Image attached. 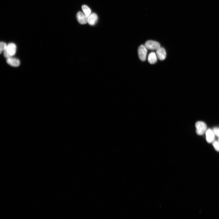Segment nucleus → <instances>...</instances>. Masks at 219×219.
<instances>
[{
	"label": "nucleus",
	"instance_id": "f257e3e1",
	"mask_svg": "<svg viewBox=\"0 0 219 219\" xmlns=\"http://www.w3.org/2000/svg\"><path fill=\"white\" fill-rule=\"evenodd\" d=\"M196 132L197 134L201 135L203 134L206 131L207 125L203 122L199 121L196 124Z\"/></svg>",
	"mask_w": 219,
	"mask_h": 219
},
{
	"label": "nucleus",
	"instance_id": "ddd939ff",
	"mask_svg": "<svg viewBox=\"0 0 219 219\" xmlns=\"http://www.w3.org/2000/svg\"><path fill=\"white\" fill-rule=\"evenodd\" d=\"M213 145L215 150L219 152V143L217 141H214L213 142Z\"/></svg>",
	"mask_w": 219,
	"mask_h": 219
},
{
	"label": "nucleus",
	"instance_id": "1a4fd4ad",
	"mask_svg": "<svg viewBox=\"0 0 219 219\" xmlns=\"http://www.w3.org/2000/svg\"><path fill=\"white\" fill-rule=\"evenodd\" d=\"M98 16L95 13H93L88 17V22L91 25H94L97 23Z\"/></svg>",
	"mask_w": 219,
	"mask_h": 219
},
{
	"label": "nucleus",
	"instance_id": "7ed1b4c3",
	"mask_svg": "<svg viewBox=\"0 0 219 219\" xmlns=\"http://www.w3.org/2000/svg\"><path fill=\"white\" fill-rule=\"evenodd\" d=\"M144 45L147 49L152 50H157L161 47L160 45L159 42L152 40L147 41Z\"/></svg>",
	"mask_w": 219,
	"mask_h": 219
},
{
	"label": "nucleus",
	"instance_id": "0eeeda50",
	"mask_svg": "<svg viewBox=\"0 0 219 219\" xmlns=\"http://www.w3.org/2000/svg\"><path fill=\"white\" fill-rule=\"evenodd\" d=\"M214 135L213 131L210 129H208L206 131V140L208 143H210L214 141L215 138Z\"/></svg>",
	"mask_w": 219,
	"mask_h": 219
},
{
	"label": "nucleus",
	"instance_id": "6e6552de",
	"mask_svg": "<svg viewBox=\"0 0 219 219\" xmlns=\"http://www.w3.org/2000/svg\"><path fill=\"white\" fill-rule=\"evenodd\" d=\"M6 61L8 65L14 67H17L20 64V62L19 59L12 57L7 59Z\"/></svg>",
	"mask_w": 219,
	"mask_h": 219
},
{
	"label": "nucleus",
	"instance_id": "f03ea898",
	"mask_svg": "<svg viewBox=\"0 0 219 219\" xmlns=\"http://www.w3.org/2000/svg\"><path fill=\"white\" fill-rule=\"evenodd\" d=\"M147 52V48L145 45H141L139 47L138 55L141 61L143 62L146 60Z\"/></svg>",
	"mask_w": 219,
	"mask_h": 219
},
{
	"label": "nucleus",
	"instance_id": "20e7f679",
	"mask_svg": "<svg viewBox=\"0 0 219 219\" xmlns=\"http://www.w3.org/2000/svg\"><path fill=\"white\" fill-rule=\"evenodd\" d=\"M156 54L158 59L161 61L165 60L167 54L165 50L163 48L160 47L156 50Z\"/></svg>",
	"mask_w": 219,
	"mask_h": 219
},
{
	"label": "nucleus",
	"instance_id": "9b49d317",
	"mask_svg": "<svg viewBox=\"0 0 219 219\" xmlns=\"http://www.w3.org/2000/svg\"><path fill=\"white\" fill-rule=\"evenodd\" d=\"M82 8L85 14L88 17L91 14V9L86 5H83L82 6Z\"/></svg>",
	"mask_w": 219,
	"mask_h": 219
},
{
	"label": "nucleus",
	"instance_id": "39448f33",
	"mask_svg": "<svg viewBox=\"0 0 219 219\" xmlns=\"http://www.w3.org/2000/svg\"><path fill=\"white\" fill-rule=\"evenodd\" d=\"M78 22L81 24H84L88 22V17L81 12H78L76 15Z\"/></svg>",
	"mask_w": 219,
	"mask_h": 219
},
{
	"label": "nucleus",
	"instance_id": "f8f14e48",
	"mask_svg": "<svg viewBox=\"0 0 219 219\" xmlns=\"http://www.w3.org/2000/svg\"><path fill=\"white\" fill-rule=\"evenodd\" d=\"M1 48H0V52L2 54L3 52H4L7 49L8 45L5 42H1L0 44Z\"/></svg>",
	"mask_w": 219,
	"mask_h": 219
},
{
	"label": "nucleus",
	"instance_id": "4468645a",
	"mask_svg": "<svg viewBox=\"0 0 219 219\" xmlns=\"http://www.w3.org/2000/svg\"><path fill=\"white\" fill-rule=\"evenodd\" d=\"M213 131L215 135L219 137V128H214L213 130Z\"/></svg>",
	"mask_w": 219,
	"mask_h": 219
},
{
	"label": "nucleus",
	"instance_id": "9d476101",
	"mask_svg": "<svg viewBox=\"0 0 219 219\" xmlns=\"http://www.w3.org/2000/svg\"><path fill=\"white\" fill-rule=\"evenodd\" d=\"M157 57L156 54L154 52L150 53L148 57V61L151 64H153L155 63L157 61Z\"/></svg>",
	"mask_w": 219,
	"mask_h": 219
},
{
	"label": "nucleus",
	"instance_id": "423d86ee",
	"mask_svg": "<svg viewBox=\"0 0 219 219\" xmlns=\"http://www.w3.org/2000/svg\"><path fill=\"white\" fill-rule=\"evenodd\" d=\"M5 50L11 57H13L15 55L16 52V45L14 43H10L8 45L7 49Z\"/></svg>",
	"mask_w": 219,
	"mask_h": 219
},
{
	"label": "nucleus",
	"instance_id": "2eb2a0df",
	"mask_svg": "<svg viewBox=\"0 0 219 219\" xmlns=\"http://www.w3.org/2000/svg\"><path fill=\"white\" fill-rule=\"evenodd\" d=\"M218 142L219 143V140H218Z\"/></svg>",
	"mask_w": 219,
	"mask_h": 219
}]
</instances>
